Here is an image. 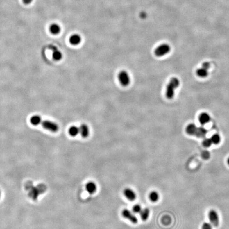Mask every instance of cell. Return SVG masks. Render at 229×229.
<instances>
[{
	"mask_svg": "<svg viewBox=\"0 0 229 229\" xmlns=\"http://www.w3.org/2000/svg\"><path fill=\"white\" fill-rule=\"evenodd\" d=\"M180 82L177 78H172L166 87V96L169 99H171L175 96L176 89L179 87Z\"/></svg>",
	"mask_w": 229,
	"mask_h": 229,
	"instance_id": "obj_1",
	"label": "cell"
},
{
	"mask_svg": "<svg viewBox=\"0 0 229 229\" xmlns=\"http://www.w3.org/2000/svg\"><path fill=\"white\" fill-rule=\"evenodd\" d=\"M170 49L171 48L169 45L163 44L157 47L154 51V54L158 57H161L169 53L170 51Z\"/></svg>",
	"mask_w": 229,
	"mask_h": 229,
	"instance_id": "obj_2",
	"label": "cell"
},
{
	"mask_svg": "<svg viewBox=\"0 0 229 229\" xmlns=\"http://www.w3.org/2000/svg\"><path fill=\"white\" fill-rule=\"evenodd\" d=\"M119 81L123 87H127L130 83V77L128 73L126 71H121L118 76Z\"/></svg>",
	"mask_w": 229,
	"mask_h": 229,
	"instance_id": "obj_3",
	"label": "cell"
},
{
	"mask_svg": "<svg viewBox=\"0 0 229 229\" xmlns=\"http://www.w3.org/2000/svg\"><path fill=\"white\" fill-rule=\"evenodd\" d=\"M123 217L129 220L130 222L134 224H136L138 222L137 217H136L133 212L130 211L128 209H124L121 212Z\"/></svg>",
	"mask_w": 229,
	"mask_h": 229,
	"instance_id": "obj_4",
	"label": "cell"
},
{
	"mask_svg": "<svg viewBox=\"0 0 229 229\" xmlns=\"http://www.w3.org/2000/svg\"><path fill=\"white\" fill-rule=\"evenodd\" d=\"M42 125L45 129L50 130L52 132H56L58 130V126L57 124L51 121H44L42 122Z\"/></svg>",
	"mask_w": 229,
	"mask_h": 229,
	"instance_id": "obj_5",
	"label": "cell"
},
{
	"mask_svg": "<svg viewBox=\"0 0 229 229\" xmlns=\"http://www.w3.org/2000/svg\"><path fill=\"white\" fill-rule=\"evenodd\" d=\"M208 218L211 223L215 226H217L219 223V216L217 212L214 210H211L208 213Z\"/></svg>",
	"mask_w": 229,
	"mask_h": 229,
	"instance_id": "obj_6",
	"label": "cell"
},
{
	"mask_svg": "<svg viewBox=\"0 0 229 229\" xmlns=\"http://www.w3.org/2000/svg\"><path fill=\"white\" fill-rule=\"evenodd\" d=\"M124 196L130 201H134L136 198L135 192L130 188H127L124 190Z\"/></svg>",
	"mask_w": 229,
	"mask_h": 229,
	"instance_id": "obj_7",
	"label": "cell"
},
{
	"mask_svg": "<svg viewBox=\"0 0 229 229\" xmlns=\"http://www.w3.org/2000/svg\"><path fill=\"white\" fill-rule=\"evenodd\" d=\"M85 188L87 193H89L90 194H93L96 192L97 187L96 184L94 182L89 181L86 184Z\"/></svg>",
	"mask_w": 229,
	"mask_h": 229,
	"instance_id": "obj_8",
	"label": "cell"
},
{
	"mask_svg": "<svg viewBox=\"0 0 229 229\" xmlns=\"http://www.w3.org/2000/svg\"><path fill=\"white\" fill-rule=\"evenodd\" d=\"M79 130H80V133L81 134L82 137L87 138L89 135L90 134L89 128V127L87 126L86 124H82L79 127Z\"/></svg>",
	"mask_w": 229,
	"mask_h": 229,
	"instance_id": "obj_9",
	"label": "cell"
},
{
	"mask_svg": "<svg viewBox=\"0 0 229 229\" xmlns=\"http://www.w3.org/2000/svg\"><path fill=\"white\" fill-rule=\"evenodd\" d=\"M210 119L211 118L210 115L206 112L202 113L199 115V121L202 125H205L208 123L210 121Z\"/></svg>",
	"mask_w": 229,
	"mask_h": 229,
	"instance_id": "obj_10",
	"label": "cell"
},
{
	"mask_svg": "<svg viewBox=\"0 0 229 229\" xmlns=\"http://www.w3.org/2000/svg\"><path fill=\"white\" fill-rule=\"evenodd\" d=\"M81 42V37L78 34H74L69 38V42L73 45H78Z\"/></svg>",
	"mask_w": 229,
	"mask_h": 229,
	"instance_id": "obj_11",
	"label": "cell"
},
{
	"mask_svg": "<svg viewBox=\"0 0 229 229\" xmlns=\"http://www.w3.org/2000/svg\"><path fill=\"white\" fill-rule=\"evenodd\" d=\"M207 133V130L205 129V128L203 127H197V130L195 136L196 137H199V138H203L206 135Z\"/></svg>",
	"mask_w": 229,
	"mask_h": 229,
	"instance_id": "obj_12",
	"label": "cell"
},
{
	"mask_svg": "<svg viewBox=\"0 0 229 229\" xmlns=\"http://www.w3.org/2000/svg\"><path fill=\"white\" fill-rule=\"evenodd\" d=\"M197 127L196 126V125L194 124H189L186 128V133L190 135H195L197 130Z\"/></svg>",
	"mask_w": 229,
	"mask_h": 229,
	"instance_id": "obj_13",
	"label": "cell"
},
{
	"mask_svg": "<svg viewBox=\"0 0 229 229\" xmlns=\"http://www.w3.org/2000/svg\"><path fill=\"white\" fill-rule=\"evenodd\" d=\"M60 27L57 24H53L49 27V31L53 35H57L60 32Z\"/></svg>",
	"mask_w": 229,
	"mask_h": 229,
	"instance_id": "obj_14",
	"label": "cell"
},
{
	"mask_svg": "<svg viewBox=\"0 0 229 229\" xmlns=\"http://www.w3.org/2000/svg\"><path fill=\"white\" fill-rule=\"evenodd\" d=\"M150 211L149 208H145L144 209H142L141 213H139L142 220L144 221H145L146 220H148V218L149 217V215H150Z\"/></svg>",
	"mask_w": 229,
	"mask_h": 229,
	"instance_id": "obj_15",
	"label": "cell"
},
{
	"mask_svg": "<svg viewBox=\"0 0 229 229\" xmlns=\"http://www.w3.org/2000/svg\"><path fill=\"white\" fill-rule=\"evenodd\" d=\"M196 73L197 75L201 78H205L208 75L207 69H205L202 67L197 70Z\"/></svg>",
	"mask_w": 229,
	"mask_h": 229,
	"instance_id": "obj_16",
	"label": "cell"
},
{
	"mask_svg": "<svg viewBox=\"0 0 229 229\" xmlns=\"http://www.w3.org/2000/svg\"><path fill=\"white\" fill-rule=\"evenodd\" d=\"M69 135L72 136H76L80 133V130L78 127L72 126L69 128Z\"/></svg>",
	"mask_w": 229,
	"mask_h": 229,
	"instance_id": "obj_17",
	"label": "cell"
},
{
	"mask_svg": "<svg viewBox=\"0 0 229 229\" xmlns=\"http://www.w3.org/2000/svg\"><path fill=\"white\" fill-rule=\"evenodd\" d=\"M149 198L151 202H157L159 198V195L156 191H152L149 195Z\"/></svg>",
	"mask_w": 229,
	"mask_h": 229,
	"instance_id": "obj_18",
	"label": "cell"
},
{
	"mask_svg": "<svg viewBox=\"0 0 229 229\" xmlns=\"http://www.w3.org/2000/svg\"><path fill=\"white\" fill-rule=\"evenodd\" d=\"M31 123L34 125H37L40 124L42 122V119L39 116H33L30 119Z\"/></svg>",
	"mask_w": 229,
	"mask_h": 229,
	"instance_id": "obj_19",
	"label": "cell"
},
{
	"mask_svg": "<svg viewBox=\"0 0 229 229\" xmlns=\"http://www.w3.org/2000/svg\"><path fill=\"white\" fill-rule=\"evenodd\" d=\"M211 139L212 143H213L214 144H217L221 141V137L219 135L215 134L211 137Z\"/></svg>",
	"mask_w": 229,
	"mask_h": 229,
	"instance_id": "obj_20",
	"label": "cell"
},
{
	"mask_svg": "<svg viewBox=\"0 0 229 229\" xmlns=\"http://www.w3.org/2000/svg\"><path fill=\"white\" fill-rule=\"evenodd\" d=\"M53 58L55 60H61V58H62V54L60 51H58V50H55L53 54Z\"/></svg>",
	"mask_w": 229,
	"mask_h": 229,
	"instance_id": "obj_21",
	"label": "cell"
},
{
	"mask_svg": "<svg viewBox=\"0 0 229 229\" xmlns=\"http://www.w3.org/2000/svg\"><path fill=\"white\" fill-rule=\"evenodd\" d=\"M142 210V207L141 205L137 204V205H134L133 207V212L134 213H136V214H139L141 213V212Z\"/></svg>",
	"mask_w": 229,
	"mask_h": 229,
	"instance_id": "obj_22",
	"label": "cell"
},
{
	"mask_svg": "<svg viewBox=\"0 0 229 229\" xmlns=\"http://www.w3.org/2000/svg\"><path fill=\"white\" fill-rule=\"evenodd\" d=\"M202 144L204 146H205L206 148H208L212 144V142L211 139H205L203 141Z\"/></svg>",
	"mask_w": 229,
	"mask_h": 229,
	"instance_id": "obj_23",
	"label": "cell"
},
{
	"mask_svg": "<svg viewBox=\"0 0 229 229\" xmlns=\"http://www.w3.org/2000/svg\"><path fill=\"white\" fill-rule=\"evenodd\" d=\"M202 157L205 160L208 159L210 157V153L207 151H203L202 153Z\"/></svg>",
	"mask_w": 229,
	"mask_h": 229,
	"instance_id": "obj_24",
	"label": "cell"
},
{
	"mask_svg": "<svg viewBox=\"0 0 229 229\" xmlns=\"http://www.w3.org/2000/svg\"><path fill=\"white\" fill-rule=\"evenodd\" d=\"M202 229H212V227L210 223H204L202 225Z\"/></svg>",
	"mask_w": 229,
	"mask_h": 229,
	"instance_id": "obj_25",
	"label": "cell"
},
{
	"mask_svg": "<svg viewBox=\"0 0 229 229\" xmlns=\"http://www.w3.org/2000/svg\"><path fill=\"white\" fill-rule=\"evenodd\" d=\"M202 67L204 68L205 69L208 70L210 67V64L208 62H205L202 64Z\"/></svg>",
	"mask_w": 229,
	"mask_h": 229,
	"instance_id": "obj_26",
	"label": "cell"
},
{
	"mask_svg": "<svg viewBox=\"0 0 229 229\" xmlns=\"http://www.w3.org/2000/svg\"><path fill=\"white\" fill-rule=\"evenodd\" d=\"M33 0H22V2L25 5H29L33 2Z\"/></svg>",
	"mask_w": 229,
	"mask_h": 229,
	"instance_id": "obj_27",
	"label": "cell"
},
{
	"mask_svg": "<svg viewBox=\"0 0 229 229\" xmlns=\"http://www.w3.org/2000/svg\"><path fill=\"white\" fill-rule=\"evenodd\" d=\"M141 18H145L146 17V13H144V12H143V13H142L141 14Z\"/></svg>",
	"mask_w": 229,
	"mask_h": 229,
	"instance_id": "obj_28",
	"label": "cell"
},
{
	"mask_svg": "<svg viewBox=\"0 0 229 229\" xmlns=\"http://www.w3.org/2000/svg\"><path fill=\"white\" fill-rule=\"evenodd\" d=\"M227 162H228V164L229 165V158L228 159V160H227Z\"/></svg>",
	"mask_w": 229,
	"mask_h": 229,
	"instance_id": "obj_29",
	"label": "cell"
},
{
	"mask_svg": "<svg viewBox=\"0 0 229 229\" xmlns=\"http://www.w3.org/2000/svg\"><path fill=\"white\" fill-rule=\"evenodd\" d=\"M0 197H1V192H0Z\"/></svg>",
	"mask_w": 229,
	"mask_h": 229,
	"instance_id": "obj_30",
	"label": "cell"
}]
</instances>
